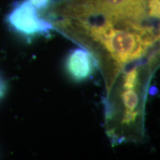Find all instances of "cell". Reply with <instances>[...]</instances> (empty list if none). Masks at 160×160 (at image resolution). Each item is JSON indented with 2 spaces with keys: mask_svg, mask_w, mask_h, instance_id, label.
<instances>
[{
  "mask_svg": "<svg viewBox=\"0 0 160 160\" xmlns=\"http://www.w3.org/2000/svg\"><path fill=\"white\" fill-rule=\"evenodd\" d=\"M5 93V84L0 77V98H2Z\"/></svg>",
  "mask_w": 160,
  "mask_h": 160,
  "instance_id": "cell-6",
  "label": "cell"
},
{
  "mask_svg": "<svg viewBox=\"0 0 160 160\" xmlns=\"http://www.w3.org/2000/svg\"><path fill=\"white\" fill-rule=\"evenodd\" d=\"M42 17L108 22L133 31L149 26L144 22L150 18L148 0H57L44 10Z\"/></svg>",
  "mask_w": 160,
  "mask_h": 160,
  "instance_id": "cell-1",
  "label": "cell"
},
{
  "mask_svg": "<svg viewBox=\"0 0 160 160\" xmlns=\"http://www.w3.org/2000/svg\"><path fill=\"white\" fill-rule=\"evenodd\" d=\"M138 82V72L137 69H133L126 73L124 79V88L133 90Z\"/></svg>",
  "mask_w": 160,
  "mask_h": 160,
  "instance_id": "cell-4",
  "label": "cell"
},
{
  "mask_svg": "<svg viewBox=\"0 0 160 160\" xmlns=\"http://www.w3.org/2000/svg\"><path fill=\"white\" fill-rule=\"evenodd\" d=\"M66 70L73 80L81 82L88 79L93 74L94 64L88 52L82 48H76L68 56Z\"/></svg>",
  "mask_w": 160,
  "mask_h": 160,
  "instance_id": "cell-3",
  "label": "cell"
},
{
  "mask_svg": "<svg viewBox=\"0 0 160 160\" xmlns=\"http://www.w3.org/2000/svg\"><path fill=\"white\" fill-rule=\"evenodd\" d=\"M7 22L13 31L31 39L48 33L53 26L39 14L29 0L16 3L7 17Z\"/></svg>",
  "mask_w": 160,
  "mask_h": 160,
  "instance_id": "cell-2",
  "label": "cell"
},
{
  "mask_svg": "<svg viewBox=\"0 0 160 160\" xmlns=\"http://www.w3.org/2000/svg\"><path fill=\"white\" fill-rule=\"evenodd\" d=\"M38 11H44L51 3V0H29Z\"/></svg>",
  "mask_w": 160,
  "mask_h": 160,
  "instance_id": "cell-5",
  "label": "cell"
}]
</instances>
